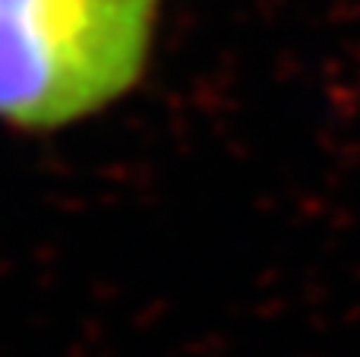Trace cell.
<instances>
[{"mask_svg":"<svg viewBox=\"0 0 360 357\" xmlns=\"http://www.w3.org/2000/svg\"><path fill=\"white\" fill-rule=\"evenodd\" d=\"M162 0H0V120L57 130L143 76Z\"/></svg>","mask_w":360,"mask_h":357,"instance_id":"1","label":"cell"}]
</instances>
